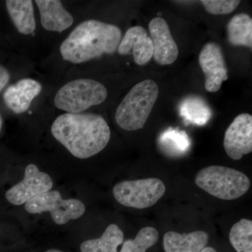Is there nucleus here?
<instances>
[{
	"label": "nucleus",
	"mask_w": 252,
	"mask_h": 252,
	"mask_svg": "<svg viewBox=\"0 0 252 252\" xmlns=\"http://www.w3.org/2000/svg\"><path fill=\"white\" fill-rule=\"evenodd\" d=\"M51 130L54 138L79 159L89 158L102 152L111 137L105 119L93 113H64L55 119Z\"/></svg>",
	"instance_id": "nucleus-1"
},
{
	"label": "nucleus",
	"mask_w": 252,
	"mask_h": 252,
	"mask_svg": "<svg viewBox=\"0 0 252 252\" xmlns=\"http://www.w3.org/2000/svg\"><path fill=\"white\" fill-rule=\"evenodd\" d=\"M122 37V31L115 25L87 20L69 33L60 46V53L64 61L81 64L104 54H114Z\"/></svg>",
	"instance_id": "nucleus-2"
},
{
	"label": "nucleus",
	"mask_w": 252,
	"mask_h": 252,
	"mask_svg": "<svg viewBox=\"0 0 252 252\" xmlns=\"http://www.w3.org/2000/svg\"><path fill=\"white\" fill-rule=\"evenodd\" d=\"M157 83L151 79L134 86L118 106L115 120L119 127L127 131L140 130L149 119L158 97Z\"/></svg>",
	"instance_id": "nucleus-3"
},
{
	"label": "nucleus",
	"mask_w": 252,
	"mask_h": 252,
	"mask_svg": "<svg viewBox=\"0 0 252 252\" xmlns=\"http://www.w3.org/2000/svg\"><path fill=\"white\" fill-rule=\"evenodd\" d=\"M195 184L200 189L220 200L240 198L250 189V178L243 172L220 165H211L197 174Z\"/></svg>",
	"instance_id": "nucleus-4"
},
{
	"label": "nucleus",
	"mask_w": 252,
	"mask_h": 252,
	"mask_svg": "<svg viewBox=\"0 0 252 252\" xmlns=\"http://www.w3.org/2000/svg\"><path fill=\"white\" fill-rule=\"evenodd\" d=\"M108 91L103 84L94 79H81L66 83L60 88L54 98L55 107L69 114H80L107 99Z\"/></svg>",
	"instance_id": "nucleus-5"
},
{
	"label": "nucleus",
	"mask_w": 252,
	"mask_h": 252,
	"mask_svg": "<svg viewBox=\"0 0 252 252\" xmlns=\"http://www.w3.org/2000/svg\"><path fill=\"white\" fill-rule=\"evenodd\" d=\"M165 186L158 178L127 180L114 187V198L121 205L132 208H149L154 206L165 193Z\"/></svg>",
	"instance_id": "nucleus-6"
},
{
	"label": "nucleus",
	"mask_w": 252,
	"mask_h": 252,
	"mask_svg": "<svg viewBox=\"0 0 252 252\" xmlns=\"http://www.w3.org/2000/svg\"><path fill=\"white\" fill-rule=\"evenodd\" d=\"M26 211L31 214L49 212L55 223H67L70 220L80 218L86 212L84 204L78 199H63L61 193L51 190L28 201L25 205Z\"/></svg>",
	"instance_id": "nucleus-7"
},
{
	"label": "nucleus",
	"mask_w": 252,
	"mask_h": 252,
	"mask_svg": "<svg viewBox=\"0 0 252 252\" xmlns=\"http://www.w3.org/2000/svg\"><path fill=\"white\" fill-rule=\"evenodd\" d=\"M53 185L52 179L48 174L41 172L34 164H30L25 170L23 180L8 190L5 195L10 203L21 205L51 190Z\"/></svg>",
	"instance_id": "nucleus-8"
},
{
	"label": "nucleus",
	"mask_w": 252,
	"mask_h": 252,
	"mask_svg": "<svg viewBox=\"0 0 252 252\" xmlns=\"http://www.w3.org/2000/svg\"><path fill=\"white\" fill-rule=\"evenodd\" d=\"M199 64L205 74V89L217 92L223 81L228 79V69L221 48L215 42H208L200 51Z\"/></svg>",
	"instance_id": "nucleus-9"
},
{
	"label": "nucleus",
	"mask_w": 252,
	"mask_h": 252,
	"mask_svg": "<svg viewBox=\"0 0 252 252\" xmlns=\"http://www.w3.org/2000/svg\"><path fill=\"white\" fill-rule=\"evenodd\" d=\"M223 147L227 155L238 160L252 152V117L244 113L236 117L225 131Z\"/></svg>",
	"instance_id": "nucleus-10"
},
{
	"label": "nucleus",
	"mask_w": 252,
	"mask_h": 252,
	"mask_svg": "<svg viewBox=\"0 0 252 252\" xmlns=\"http://www.w3.org/2000/svg\"><path fill=\"white\" fill-rule=\"evenodd\" d=\"M149 31L155 61L160 65L172 64L178 57L179 49L166 21L161 17L153 18L149 23Z\"/></svg>",
	"instance_id": "nucleus-11"
},
{
	"label": "nucleus",
	"mask_w": 252,
	"mask_h": 252,
	"mask_svg": "<svg viewBox=\"0 0 252 252\" xmlns=\"http://www.w3.org/2000/svg\"><path fill=\"white\" fill-rule=\"evenodd\" d=\"M117 49L121 56L132 54L134 61L138 65L147 64L153 57V43L147 31L142 26L130 28L126 32Z\"/></svg>",
	"instance_id": "nucleus-12"
},
{
	"label": "nucleus",
	"mask_w": 252,
	"mask_h": 252,
	"mask_svg": "<svg viewBox=\"0 0 252 252\" xmlns=\"http://www.w3.org/2000/svg\"><path fill=\"white\" fill-rule=\"evenodd\" d=\"M42 86L39 81L31 78H25L9 86L5 91L4 103L16 114L27 112L32 102L40 94Z\"/></svg>",
	"instance_id": "nucleus-13"
},
{
	"label": "nucleus",
	"mask_w": 252,
	"mask_h": 252,
	"mask_svg": "<svg viewBox=\"0 0 252 252\" xmlns=\"http://www.w3.org/2000/svg\"><path fill=\"white\" fill-rule=\"evenodd\" d=\"M41 26L49 32H63L74 23V17L59 0H36Z\"/></svg>",
	"instance_id": "nucleus-14"
},
{
	"label": "nucleus",
	"mask_w": 252,
	"mask_h": 252,
	"mask_svg": "<svg viewBox=\"0 0 252 252\" xmlns=\"http://www.w3.org/2000/svg\"><path fill=\"white\" fill-rule=\"evenodd\" d=\"M209 241V235L203 230L188 233L167 232L163 237L165 252H200Z\"/></svg>",
	"instance_id": "nucleus-15"
},
{
	"label": "nucleus",
	"mask_w": 252,
	"mask_h": 252,
	"mask_svg": "<svg viewBox=\"0 0 252 252\" xmlns=\"http://www.w3.org/2000/svg\"><path fill=\"white\" fill-rule=\"evenodd\" d=\"M6 9L17 31L29 35L36 31L34 3L31 0H8Z\"/></svg>",
	"instance_id": "nucleus-16"
},
{
	"label": "nucleus",
	"mask_w": 252,
	"mask_h": 252,
	"mask_svg": "<svg viewBox=\"0 0 252 252\" xmlns=\"http://www.w3.org/2000/svg\"><path fill=\"white\" fill-rule=\"evenodd\" d=\"M124 235L117 225L110 224L99 238L86 240L81 245V252H118L124 242Z\"/></svg>",
	"instance_id": "nucleus-17"
},
{
	"label": "nucleus",
	"mask_w": 252,
	"mask_h": 252,
	"mask_svg": "<svg viewBox=\"0 0 252 252\" xmlns=\"http://www.w3.org/2000/svg\"><path fill=\"white\" fill-rule=\"evenodd\" d=\"M180 114L187 124L204 126L212 117L211 109L205 100L196 96H190L180 104Z\"/></svg>",
	"instance_id": "nucleus-18"
},
{
	"label": "nucleus",
	"mask_w": 252,
	"mask_h": 252,
	"mask_svg": "<svg viewBox=\"0 0 252 252\" xmlns=\"http://www.w3.org/2000/svg\"><path fill=\"white\" fill-rule=\"evenodd\" d=\"M227 35L230 44L233 46L252 47V19L247 14L233 16L227 26Z\"/></svg>",
	"instance_id": "nucleus-19"
},
{
	"label": "nucleus",
	"mask_w": 252,
	"mask_h": 252,
	"mask_svg": "<svg viewBox=\"0 0 252 252\" xmlns=\"http://www.w3.org/2000/svg\"><path fill=\"white\" fill-rule=\"evenodd\" d=\"M159 145L167 155L177 157L188 152L190 141L185 131L170 127L159 137Z\"/></svg>",
	"instance_id": "nucleus-20"
},
{
	"label": "nucleus",
	"mask_w": 252,
	"mask_h": 252,
	"mask_svg": "<svg viewBox=\"0 0 252 252\" xmlns=\"http://www.w3.org/2000/svg\"><path fill=\"white\" fill-rule=\"evenodd\" d=\"M229 239L237 252H252V221L243 219L233 225Z\"/></svg>",
	"instance_id": "nucleus-21"
},
{
	"label": "nucleus",
	"mask_w": 252,
	"mask_h": 252,
	"mask_svg": "<svg viewBox=\"0 0 252 252\" xmlns=\"http://www.w3.org/2000/svg\"><path fill=\"white\" fill-rule=\"evenodd\" d=\"M158 230L153 227H144L138 232L134 240H127L123 244L120 252H146L157 243Z\"/></svg>",
	"instance_id": "nucleus-22"
},
{
	"label": "nucleus",
	"mask_w": 252,
	"mask_h": 252,
	"mask_svg": "<svg viewBox=\"0 0 252 252\" xmlns=\"http://www.w3.org/2000/svg\"><path fill=\"white\" fill-rule=\"evenodd\" d=\"M200 2L207 12L214 15L230 14L240 4L238 0H203Z\"/></svg>",
	"instance_id": "nucleus-23"
},
{
	"label": "nucleus",
	"mask_w": 252,
	"mask_h": 252,
	"mask_svg": "<svg viewBox=\"0 0 252 252\" xmlns=\"http://www.w3.org/2000/svg\"><path fill=\"white\" fill-rule=\"evenodd\" d=\"M10 79L9 71L2 65H0V93L4 89Z\"/></svg>",
	"instance_id": "nucleus-24"
},
{
	"label": "nucleus",
	"mask_w": 252,
	"mask_h": 252,
	"mask_svg": "<svg viewBox=\"0 0 252 252\" xmlns=\"http://www.w3.org/2000/svg\"><path fill=\"white\" fill-rule=\"evenodd\" d=\"M200 252H217L215 249L207 247V248H204Z\"/></svg>",
	"instance_id": "nucleus-25"
},
{
	"label": "nucleus",
	"mask_w": 252,
	"mask_h": 252,
	"mask_svg": "<svg viewBox=\"0 0 252 252\" xmlns=\"http://www.w3.org/2000/svg\"><path fill=\"white\" fill-rule=\"evenodd\" d=\"M45 252H63L61 251V250H47V251H46Z\"/></svg>",
	"instance_id": "nucleus-26"
},
{
	"label": "nucleus",
	"mask_w": 252,
	"mask_h": 252,
	"mask_svg": "<svg viewBox=\"0 0 252 252\" xmlns=\"http://www.w3.org/2000/svg\"><path fill=\"white\" fill-rule=\"evenodd\" d=\"M1 125H2V119H1V116H0V131H1Z\"/></svg>",
	"instance_id": "nucleus-27"
}]
</instances>
